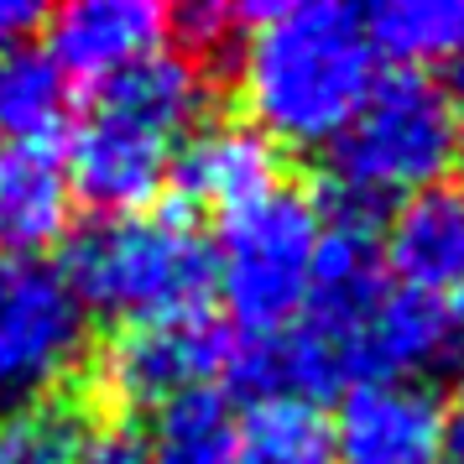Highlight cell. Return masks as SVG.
<instances>
[{"label":"cell","mask_w":464,"mask_h":464,"mask_svg":"<svg viewBox=\"0 0 464 464\" xmlns=\"http://www.w3.org/2000/svg\"><path fill=\"white\" fill-rule=\"evenodd\" d=\"M376 79L381 58L365 32V11L339 0L251 5V22L235 37L246 126L272 147H334Z\"/></svg>","instance_id":"cell-1"},{"label":"cell","mask_w":464,"mask_h":464,"mask_svg":"<svg viewBox=\"0 0 464 464\" xmlns=\"http://www.w3.org/2000/svg\"><path fill=\"white\" fill-rule=\"evenodd\" d=\"M204 63L183 47H162L94 84L84 115L73 121V151L63 157L73 193L100 214L151 209V198L172 178L178 147L204 121Z\"/></svg>","instance_id":"cell-2"},{"label":"cell","mask_w":464,"mask_h":464,"mask_svg":"<svg viewBox=\"0 0 464 464\" xmlns=\"http://www.w3.org/2000/svg\"><path fill=\"white\" fill-rule=\"evenodd\" d=\"M89 314L130 324L204 314L214 293V251L188 209L100 214L58 261Z\"/></svg>","instance_id":"cell-3"},{"label":"cell","mask_w":464,"mask_h":464,"mask_svg":"<svg viewBox=\"0 0 464 464\" xmlns=\"http://www.w3.org/2000/svg\"><path fill=\"white\" fill-rule=\"evenodd\" d=\"M459 147V105L439 73H381L355 121L329 147L334 198L381 214L412 193L443 183Z\"/></svg>","instance_id":"cell-4"},{"label":"cell","mask_w":464,"mask_h":464,"mask_svg":"<svg viewBox=\"0 0 464 464\" xmlns=\"http://www.w3.org/2000/svg\"><path fill=\"white\" fill-rule=\"evenodd\" d=\"M318 240H324V204L303 188L276 183L261 198L219 214L214 251V293L225 297V314L240 329L235 339L282 334L314 287Z\"/></svg>","instance_id":"cell-5"},{"label":"cell","mask_w":464,"mask_h":464,"mask_svg":"<svg viewBox=\"0 0 464 464\" xmlns=\"http://www.w3.org/2000/svg\"><path fill=\"white\" fill-rule=\"evenodd\" d=\"M89 355V308L53 256L0 251V412L58 397Z\"/></svg>","instance_id":"cell-6"},{"label":"cell","mask_w":464,"mask_h":464,"mask_svg":"<svg viewBox=\"0 0 464 464\" xmlns=\"http://www.w3.org/2000/svg\"><path fill=\"white\" fill-rule=\"evenodd\" d=\"M235 334L209 314L162 318V324H130L105 344L100 381L126 407H162L178 392L214 386V376L230 365Z\"/></svg>","instance_id":"cell-7"},{"label":"cell","mask_w":464,"mask_h":464,"mask_svg":"<svg viewBox=\"0 0 464 464\" xmlns=\"http://www.w3.org/2000/svg\"><path fill=\"white\" fill-rule=\"evenodd\" d=\"M329 428L339 464H439L443 454V401L418 381L350 386Z\"/></svg>","instance_id":"cell-8"},{"label":"cell","mask_w":464,"mask_h":464,"mask_svg":"<svg viewBox=\"0 0 464 464\" xmlns=\"http://www.w3.org/2000/svg\"><path fill=\"white\" fill-rule=\"evenodd\" d=\"M464 365V303L386 287L360 334V386L365 381H418L449 376Z\"/></svg>","instance_id":"cell-9"},{"label":"cell","mask_w":464,"mask_h":464,"mask_svg":"<svg viewBox=\"0 0 464 464\" xmlns=\"http://www.w3.org/2000/svg\"><path fill=\"white\" fill-rule=\"evenodd\" d=\"M172 16L157 0H73L47 16V53L68 79L105 84L168 47Z\"/></svg>","instance_id":"cell-10"},{"label":"cell","mask_w":464,"mask_h":464,"mask_svg":"<svg viewBox=\"0 0 464 464\" xmlns=\"http://www.w3.org/2000/svg\"><path fill=\"white\" fill-rule=\"evenodd\" d=\"M381 261L407 293L464 303V188L433 183L401 198L381 225Z\"/></svg>","instance_id":"cell-11"},{"label":"cell","mask_w":464,"mask_h":464,"mask_svg":"<svg viewBox=\"0 0 464 464\" xmlns=\"http://www.w3.org/2000/svg\"><path fill=\"white\" fill-rule=\"evenodd\" d=\"M183 204L230 214L282 183L276 147L246 121H198L193 136L172 157V178Z\"/></svg>","instance_id":"cell-12"},{"label":"cell","mask_w":464,"mask_h":464,"mask_svg":"<svg viewBox=\"0 0 464 464\" xmlns=\"http://www.w3.org/2000/svg\"><path fill=\"white\" fill-rule=\"evenodd\" d=\"M73 198L58 147H0V251L47 256L73 225Z\"/></svg>","instance_id":"cell-13"},{"label":"cell","mask_w":464,"mask_h":464,"mask_svg":"<svg viewBox=\"0 0 464 464\" xmlns=\"http://www.w3.org/2000/svg\"><path fill=\"white\" fill-rule=\"evenodd\" d=\"M73 121V79L43 43L0 47V141L5 147H53Z\"/></svg>","instance_id":"cell-14"},{"label":"cell","mask_w":464,"mask_h":464,"mask_svg":"<svg viewBox=\"0 0 464 464\" xmlns=\"http://www.w3.org/2000/svg\"><path fill=\"white\" fill-rule=\"evenodd\" d=\"M235 439H240V412L219 386H193L168 397L162 407H151V422L141 433L151 464H230Z\"/></svg>","instance_id":"cell-15"},{"label":"cell","mask_w":464,"mask_h":464,"mask_svg":"<svg viewBox=\"0 0 464 464\" xmlns=\"http://www.w3.org/2000/svg\"><path fill=\"white\" fill-rule=\"evenodd\" d=\"M365 32L376 58L412 73L464 63V0H386L365 11Z\"/></svg>","instance_id":"cell-16"},{"label":"cell","mask_w":464,"mask_h":464,"mask_svg":"<svg viewBox=\"0 0 464 464\" xmlns=\"http://www.w3.org/2000/svg\"><path fill=\"white\" fill-rule=\"evenodd\" d=\"M230 464H339L334 428L314 401H256L240 418Z\"/></svg>","instance_id":"cell-17"},{"label":"cell","mask_w":464,"mask_h":464,"mask_svg":"<svg viewBox=\"0 0 464 464\" xmlns=\"http://www.w3.org/2000/svg\"><path fill=\"white\" fill-rule=\"evenodd\" d=\"M84 443V412L63 397H43L0 412V464H79Z\"/></svg>","instance_id":"cell-18"},{"label":"cell","mask_w":464,"mask_h":464,"mask_svg":"<svg viewBox=\"0 0 464 464\" xmlns=\"http://www.w3.org/2000/svg\"><path fill=\"white\" fill-rule=\"evenodd\" d=\"M79 464H151L141 433H126V428H105V433H89Z\"/></svg>","instance_id":"cell-19"},{"label":"cell","mask_w":464,"mask_h":464,"mask_svg":"<svg viewBox=\"0 0 464 464\" xmlns=\"http://www.w3.org/2000/svg\"><path fill=\"white\" fill-rule=\"evenodd\" d=\"M439 459L464 464V376H459V386H454V397L443 401V454Z\"/></svg>","instance_id":"cell-20"},{"label":"cell","mask_w":464,"mask_h":464,"mask_svg":"<svg viewBox=\"0 0 464 464\" xmlns=\"http://www.w3.org/2000/svg\"><path fill=\"white\" fill-rule=\"evenodd\" d=\"M37 22H43L37 5H26V0H0V47L26 43V32H32Z\"/></svg>","instance_id":"cell-21"},{"label":"cell","mask_w":464,"mask_h":464,"mask_svg":"<svg viewBox=\"0 0 464 464\" xmlns=\"http://www.w3.org/2000/svg\"><path fill=\"white\" fill-rule=\"evenodd\" d=\"M454 73H459V89H464V63L454 68ZM454 168L464 172V110H459V147H454Z\"/></svg>","instance_id":"cell-22"}]
</instances>
